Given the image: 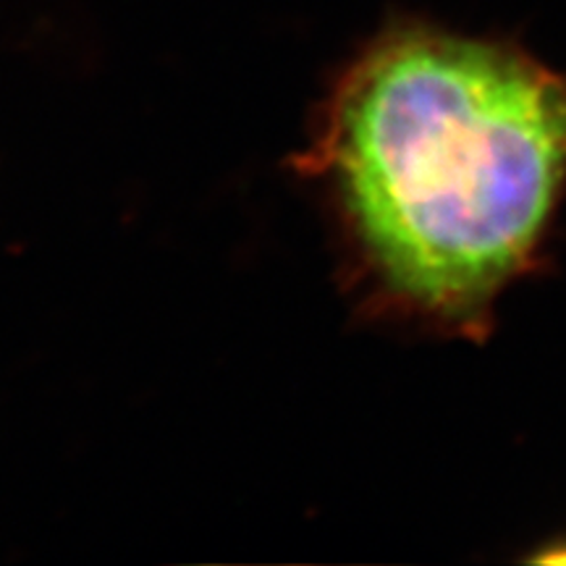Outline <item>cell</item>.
<instances>
[{"label":"cell","mask_w":566,"mask_h":566,"mask_svg":"<svg viewBox=\"0 0 566 566\" xmlns=\"http://www.w3.org/2000/svg\"><path fill=\"white\" fill-rule=\"evenodd\" d=\"M315 153L380 300L483 338L562 202L566 74L514 42L405 21L346 71Z\"/></svg>","instance_id":"6da1fadb"}]
</instances>
